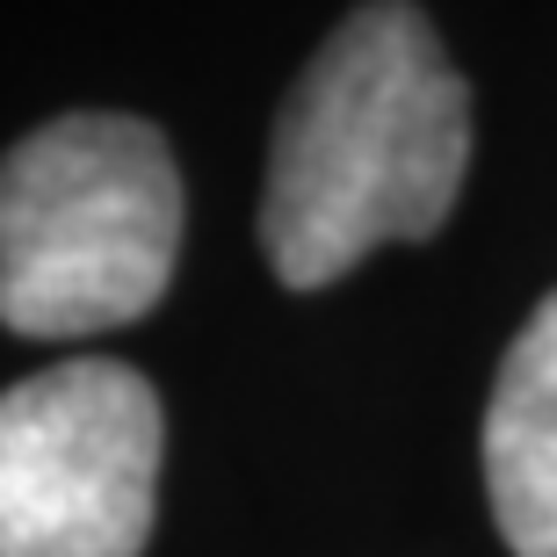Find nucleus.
<instances>
[{"label": "nucleus", "instance_id": "1", "mask_svg": "<svg viewBox=\"0 0 557 557\" xmlns=\"http://www.w3.org/2000/svg\"><path fill=\"white\" fill-rule=\"evenodd\" d=\"M471 166V95L413 0L355 8L269 145L261 247L289 289L348 275L384 239H428Z\"/></svg>", "mask_w": 557, "mask_h": 557}, {"label": "nucleus", "instance_id": "2", "mask_svg": "<svg viewBox=\"0 0 557 557\" xmlns=\"http://www.w3.org/2000/svg\"><path fill=\"white\" fill-rule=\"evenodd\" d=\"M182 174L138 116H59L0 160V326L81 341L166 297Z\"/></svg>", "mask_w": 557, "mask_h": 557}, {"label": "nucleus", "instance_id": "3", "mask_svg": "<svg viewBox=\"0 0 557 557\" xmlns=\"http://www.w3.org/2000/svg\"><path fill=\"white\" fill-rule=\"evenodd\" d=\"M160 515V398L131 362L0 392V557H138Z\"/></svg>", "mask_w": 557, "mask_h": 557}, {"label": "nucleus", "instance_id": "4", "mask_svg": "<svg viewBox=\"0 0 557 557\" xmlns=\"http://www.w3.org/2000/svg\"><path fill=\"white\" fill-rule=\"evenodd\" d=\"M485 493L515 557H557V289L499 362L485 406Z\"/></svg>", "mask_w": 557, "mask_h": 557}]
</instances>
